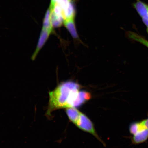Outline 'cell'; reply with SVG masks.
<instances>
[{
	"mask_svg": "<svg viewBox=\"0 0 148 148\" xmlns=\"http://www.w3.org/2000/svg\"><path fill=\"white\" fill-rule=\"evenodd\" d=\"M147 119H144L142 120V122L145 126L146 127V129L148 130V112L147 113Z\"/></svg>",
	"mask_w": 148,
	"mask_h": 148,
	"instance_id": "obj_11",
	"label": "cell"
},
{
	"mask_svg": "<svg viewBox=\"0 0 148 148\" xmlns=\"http://www.w3.org/2000/svg\"><path fill=\"white\" fill-rule=\"evenodd\" d=\"M133 6L141 18L148 33V4L141 0H136V2L133 3Z\"/></svg>",
	"mask_w": 148,
	"mask_h": 148,
	"instance_id": "obj_3",
	"label": "cell"
},
{
	"mask_svg": "<svg viewBox=\"0 0 148 148\" xmlns=\"http://www.w3.org/2000/svg\"><path fill=\"white\" fill-rule=\"evenodd\" d=\"M58 0H51V3H56Z\"/></svg>",
	"mask_w": 148,
	"mask_h": 148,
	"instance_id": "obj_12",
	"label": "cell"
},
{
	"mask_svg": "<svg viewBox=\"0 0 148 148\" xmlns=\"http://www.w3.org/2000/svg\"><path fill=\"white\" fill-rule=\"evenodd\" d=\"M62 8L63 10L64 22L66 20L74 19L75 10L71 2Z\"/></svg>",
	"mask_w": 148,
	"mask_h": 148,
	"instance_id": "obj_6",
	"label": "cell"
},
{
	"mask_svg": "<svg viewBox=\"0 0 148 148\" xmlns=\"http://www.w3.org/2000/svg\"><path fill=\"white\" fill-rule=\"evenodd\" d=\"M81 86L72 81H67L59 84L49 92V100L46 114L51 116L55 110L81 106L91 99L90 92L81 90Z\"/></svg>",
	"mask_w": 148,
	"mask_h": 148,
	"instance_id": "obj_1",
	"label": "cell"
},
{
	"mask_svg": "<svg viewBox=\"0 0 148 148\" xmlns=\"http://www.w3.org/2000/svg\"><path fill=\"white\" fill-rule=\"evenodd\" d=\"M66 112L70 121L75 124L81 112L76 108L70 107L66 108Z\"/></svg>",
	"mask_w": 148,
	"mask_h": 148,
	"instance_id": "obj_8",
	"label": "cell"
},
{
	"mask_svg": "<svg viewBox=\"0 0 148 148\" xmlns=\"http://www.w3.org/2000/svg\"><path fill=\"white\" fill-rule=\"evenodd\" d=\"M74 124L81 130L93 135L104 144L96 132L93 123L86 114L81 112L78 118Z\"/></svg>",
	"mask_w": 148,
	"mask_h": 148,
	"instance_id": "obj_2",
	"label": "cell"
},
{
	"mask_svg": "<svg viewBox=\"0 0 148 148\" xmlns=\"http://www.w3.org/2000/svg\"><path fill=\"white\" fill-rule=\"evenodd\" d=\"M51 11L49 8L46 13L41 31L42 32L47 33L50 35L53 32V28L51 23Z\"/></svg>",
	"mask_w": 148,
	"mask_h": 148,
	"instance_id": "obj_5",
	"label": "cell"
},
{
	"mask_svg": "<svg viewBox=\"0 0 148 148\" xmlns=\"http://www.w3.org/2000/svg\"><path fill=\"white\" fill-rule=\"evenodd\" d=\"M127 34L130 38L132 39L135 41L139 42L140 43L143 44L148 48V40L143 37L140 36L137 33L131 32V31H129Z\"/></svg>",
	"mask_w": 148,
	"mask_h": 148,
	"instance_id": "obj_10",
	"label": "cell"
},
{
	"mask_svg": "<svg viewBox=\"0 0 148 148\" xmlns=\"http://www.w3.org/2000/svg\"><path fill=\"white\" fill-rule=\"evenodd\" d=\"M64 23L65 26L71 34V36L74 38H78V35L76 29L75 23H74V19L64 21Z\"/></svg>",
	"mask_w": 148,
	"mask_h": 148,
	"instance_id": "obj_9",
	"label": "cell"
},
{
	"mask_svg": "<svg viewBox=\"0 0 148 148\" xmlns=\"http://www.w3.org/2000/svg\"><path fill=\"white\" fill-rule=\"evenodd\" d=\"M148 139V130L140 131L133 135L131 140L132 143L138 145L145 142Z\"/></svg>",
	"mask_w": 148,
	"mask_h": 148,
	"instance_id": "obj_4",
	"label": "cell"
},
{
	"mask_svg": "<svg viewBox=\"0 0 148 148\" xmlns=\"http://www.w3.org/2000/svg\"><path fill=\"white\" fill-rule=\"evenodd\" d=\"M147 129L142 120L140 121H135L132 122L129 127V131L130 134L134 135L137 133Z\"/></svg>",
	"mask_w": 148,
	"mask_h": 148,
	"instance_id": "obj_7",
	"label": "cell"
}]
</instances>
